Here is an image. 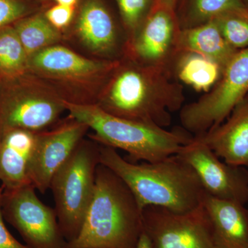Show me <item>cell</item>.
Here are the masks:
<instances>
[{"label":"cell","instance_id":"11","mask_svg":"<svg viewBox=\"0 0 248 248\" xmlns=\"http://www.w3.org/2000/svg\"><path fill=\"white\" fill-rule=\"evenodd\" d=\"M180 31L175 11L153 6L135 35L128 40L125 55L145 66L164 68L173 73L174 62L180 53L178 47Z\"/></svg>","mask_w":248,"mask_h":248},{"label":"cell","instance_id":"18","mask_svg":"<svg viewBox=\"0 0 248 248\" xmlns=\"http://www.w3.org/2000/svg\"><path fill=\"white\" fill-rule=\"evenodd\" d=\"M178 47L180 53L190 52L208 59L222 71L238 51L226 42L214 19L197 27L182 29Z\"/></svg>","mask_w":248,"mask_h":248},{"label":"cell","instance_id":"8","mask_svg":"<svg viewBox=\"0 0 248 248\" xmlns=\"http://www.w3.org/2000/svg\"><path fill=\"white\" fill-rule=\"evenodd\" d=\"M3 217L30 248H68L55 209L39 199L31 184L3 190Z\"/></svg>","mask_w":248,"mask_h":248},{"label":"cell","instance_id":"10","mask_svg":"<svg viewBox=\"0 0 248 248\" xmlns=\"http://www.w3.org/2000/svg\"><path fill=\"white\" fill-rule=\"evenodd\" d=\"M66 110L64 99L50 85L37 79L0 104V130H46Z\"/></svg>","mask_w":248,"mask_h":248},{"label":"cell","instance_id":"25","mask_svg":"<svg viewBox=\"0 0 248 248\" xmlns=\"http://www.w3.org/2000/svg\"><path fill=\"white\" fill-rule=\"evenodd\" d=\"M27 10L18 0H0V29L20 19Z\"/></svg>","mask_w":248,"mask_h":248},{"label":"cell","instance_id":"4","mask_svg":"<svg viewBox=\"0 0 248 248\" xmlns=\"http://www.w3.org/2000/svg\"><path fill=\"white\" fill-rule=\"evenodd\" d=\"M69 116L92 129L89 138L102 146L121 149L128 161L156 162L177 155L194 136L183 127L167 130L153 124L122 118L96 104H76L64 99Z\"/></svg>","mask_w":248,"mask_h":248},{"label":"cell","instance_id":"6","mask_svg":"<svg viewBox=\"0 0 248 248\" xmlns=\"http://www.w3.org/2000/svg\"><path fill=\"white\" fill-rule=\"evenodd\" d=\"M248 94V48L238 50L222 71L219 79L195 102L184 105L182 127L200 136L223 123Z\"/></svg>","mask_w":248,"mask_h":248},{"label":"cell","instance_id":"7","mask_svg":"<svg viewBox=\"0 0 248 248\" xmlns=\"http://www.w3.org/2000/svg\"><path fill=\"white\" fill-rule=\"evenodd\" d=\"M119 62L120 60H91L55 45L29 56L28 71L53 89L60 86L69 91H83L94 87L100 93Z\"/></svg>","mask_w":248,"mask_h":248},{"label":"cell","instance_id":"15","mask_svg":"<svg viewBox=\"0 0 248 248\" xmlns=\"http://www.w3.org/2000/svg\"><path fill=\"white\" fill-rule=\"evenodd\" d=\"M225 123L195 138L226 164L248 167V102H240Z\"/></svg>","mask_w":248,"mask_h":248},{"label":"cell","instance_id":"2","mask_svg":"<svg viewBox=\"0 0 248 248\" xmlns=\"http://www.w3.org/2000/svg\"><path fill=\"white\" fill-rule=\"evenodd\" d=\"M100 164L128 186L142 210L154 205L186 212L203 202L205 192L197 174L177 155L138 164L124 159L116 149L101 145Z\"/></svg>","mask_w":248,"mask_h":248},{"label":"cell","instance_id":"16","mask_svg":"<svg viewBox=\"0 0 248 248\" xmlns=\"http://www.w3.org/2000/svg\"><path fill=\"white\" fill-rule=\"evenodd\" d=\"M202 203L211 221L217 248H248V210L244 204L206 192Z\"/></svg>","mask_w":248,"mask_h":248},{"label":"cell","instance_id":"5","mask_svg":"<svg viewBox=\"0 0 248 248\" xmlns=\"http://www.w3.org/2000/svg\"><path fill=\"white\" fill-rule=\"evenodd\" d=\"M100 146L92 140L84 139L50 182L55 211L68 243L79 234L92 201L96 171L100 164Z\"/></svg>","mask_w":248,"mask_h":248},{"label":"cell","instance_id":"22","mask_svg":"<svg viewBox=\"0 0 248 248\" xmlns=\"http://www.w3.org/2000/svg\"><path fill=\"white\" fill-rule=\"evenodd\" d=\"M28 56L14 28L0 29V73L9 79L24 76L28 71Z\"/></svg>","mask_w":248,"mask_h":248},{"label":"cell","instance_id":"29","mask_svg":"<svg viewBox=\"0 0 248 248\" xmlns=\"http://www.w3.org/2000/svg\"><path fill=\"white\" fill-rule=\"evenodd\" d=\"M135 248H153L151 239L144 232H143L140 236Z\"/></svg>","mask_w":248,"mask_h":248},{"label":"cell","instance_id":"17","mask_svg":"<svg viewBox=\"0 0 248 248\" xmlns=\"http://www.w3.org/2000/svg\"><path fill=\"white\" fill-rule=\"evenodd\" d=\"M77 34L93 53L110 58L118 48V35L112 16L99 0H86L81 6Z\"/></svg>","mask_w":248,"mask_h":248},{"label":"cell","instance_id":"24","mask_svg":"<svg viewBox=\"0 0 248 248\" xmlns=\"http://www.w3.org/2000/svg\"><path fill=\"white\" fill-rule=\"evenodd\" d=\"M120 9L121 16L125 29L128 31V40L136 31L152 9H150L152 0H116Z\"/></svg>","mask_w":248,"mask_h":248},{"label":"cell","instance_id":"12","mask_svg":"<svg viewBox=\"0 0 248 248\" xmlns=\"http://www.w3.org/2000/svg\"><path fill=\"white\" fill-rule=\"evenodd\" d=\"M177 155L194 170L208 195L244 205L247 203L248 171L244 167L222 162L209 147L195 137Z\"/></svg>","mask_w":248,"mask_h":248},{"label":"cell","instance_id":"31","mask_svg":"<svg viewBox=\"0 0 248 248\" xmlns=\"http://www.w3.org/2000/svg\"><path fill=\"white\" fill-rule=\"evenodd\" d=\"M244 99H246V101L248 102V94H247V96H246V98H245Z\"/></svg>","mask_w":248,"mask_h":248},{"label":"cell","instance_id":"23","mask_svg":"<svg viewBox=\"0 0 248 248\" xmlns=\"http://www.w3.org/2000/svg\"><path fill=\"white\" fill-rule=\"evenodd\" d=\"M214 20L226 42L235 50L248 48V16L228 13Z\"/></svg>","mask_w":248,"mask_h":248},{"label":"cell","instance_id":"32","mask_svg":"<svg viewBox=\"0 0 248 248\" xmlns=\"http://www.w3.org/2000/svg\"><path fill=\"white\" fill-rule=\"evenodd\" d=\"M247 1H248V0H247Z\"/></svg>","mask_w":248,"mask_h":248},{"label":"cell","instance_id":"9","mask_svg":"<svg viewBox=\"0 0 248 248\" xmlns=\"http://www.w3.org/2000/svg\"><path fill=\"white\" fill-rule=\"evenodd\" d=\"M143 226L153 248H217L203 203L186 212L147 206L143 210Z\"/></svg>","mask_w":248,"mask_h":248},{"label":"cell","instance_id":"30","mask_svg":"<svg viewBox=\"0 0 248 248\" xmlns=\"http://www.w3.org/2000/svg\"><path fill=\"white\" fill-rule=\"evenodd\" d=\"M58 4L63 5V6H74L78 3V0H55Z\"/></svg>","mask_w":248,"mask_h":248},{"label":"cell","instance_id":"3","mask_svg":"<svg viewBox=\"0 0 248 248\" xmlns=\"http://www.w3.org/2000/svg\"><path fill=\"white\" fill-rule=\"evenodd\" d=\"M143 232V210L128 186L99 164L92 201L68 248H135Z\"/></svg>","mask_w":248,"mask_h":248},{"label":"cell","instance_id":"26","mask_svg":"<svg viewBox=\"0 0 248 248\" xmlns=\"http://www.w3.org/2000/svg\"><path fill=\"white\" fill-rule=\"evenodd\" d=\"M74 12V6L57 4L48 9L45 16L51 25L60 31L71 24Z\"/></svg>","mask_w":248,"mask_h":248},{"label":"cell","instance_id":"21","mask_svg":"<svg viewBox=\"0 0 248 248\" xmlns=\"http://www.w3.org/2000/svg\"><path fill=\"white\" fill-rule=\"evenodd\" d=\"M14 29L29 57L56 45L61 39L60 31L52 26L43 15L37 14L22 19Z\"/></svg>","mask_w":248,"mask_h":248},{"label":"cell","instance_id":"14","mask_svg":"<svg viewBox=\"0 0 248 248\" xmlns=\"http://www.w3.org/2000/svg\"><path fill=\"white\" fill-rule=\"evenodd\" d=\"M37 133L19 128L0 130V182L3 190L31 184L29 166L37 146Z\"/></svg>","mask_w":248,"mask_h":248},{"label":"cell","instance_id":"28","mask_svg":"<svg viewBox=\"0 0 248 248\" xmlns=\"http://www.w3.org/2000/svg\"><path fill=\"white\" fill-rule=\"evenodd\" d=\"M177 0H154L153 6H159L175 11Z\"/></svg>","mask_w":248,"mask_h":248},{"label":"cell","instance_id":"1","mask_svg":"<svg viewBox=\"0 0 248 248\" xmlns=\"http://www.w3.org/2000/svg\"><path fill=\"white\" fill-rule=\"evenodd\" d=\"M184 102V87L172 72L145 66L125 55L96 104L111 115L166 128Z\"/></svg>","mask_w":248,"mask_h":248},{"label":"cell","instance_id":"20","mask_svg":"<svg viewBox=\"0 0 248 248\" xmlns=\"http://www.w3.org/2000/svg\"><path fill=\"white\" fill-rule=\"evenodd\" d=\"M228 13L248 16V8L243 0H185L177 18L182 30L202 25Z\"/></svg>","mask_w":248,"mask_h":248},{"label":"cell","instance_id":"19","mask_svg":"<svg viewBox=\"0 0 248 248\" xmlns=\"http://www.w3.org/2000/svg\"><path fill=\"white\" fill-rule=\"evenodd\" d=\"M173 73L181 83L207 93L219 79L222 70L215 62L202 55L181 52L174 62Z\"/></svg>","mask_w":248,"mask_h":248},{"label":"cell","instance_id":"27","mask_svg":"<svg viewBox=\"0 0 248 248\" xmlns=\"http://www.w3.org/2000/svg\"><path fill=\"white\" fill-rule=\"evenodd\" d=\"M3 188L0 187V248H30L26 244H21L11 234L6 228L1 212V200Z\"/></svg>","mask_w":248,"mask_h":248},{"label":"cell","instance_id":"13","mask_svg":"<svg viewBox=\"0 0 248 248\" xmlns=\"http://www.w3.org/2000/svg\"><path fill=\"white\" fill-rule=\"evenodd\" d=\"M89 128L71 116L50 130L37 133L35 153L29 166L31 184L41 194L50 188L54 174L84 140Z\"/></svg>","mask_w":248,"mask_h":248}]
</instances>
